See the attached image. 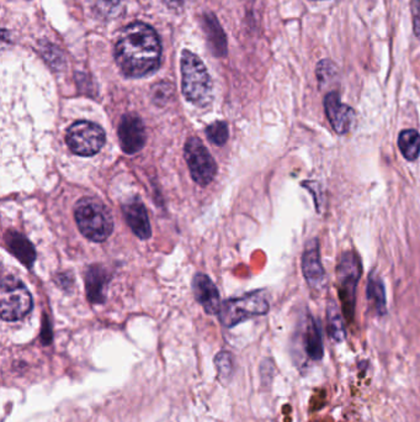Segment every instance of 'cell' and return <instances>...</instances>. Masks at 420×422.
Instances as JSON below:
<instances>
[{
  "label": "cell",
  "instance_id": "obj_1",
  "mask_svg": "<svg viewBox=\"0 0 420 422\" xmlns=\"http://www.w3.org/2000/svg\"><path fill=\"white\" fill-rule=\"evenodd\" d=\"M162 45L154 28L144 23L126 26L116 43L115 58L124 75L139 78L161 65Z\"/></svg>",
  "mask_w": 420,
  "mask_h": 422
},
{
  "label": "cell",
  "instance_id": "obj_2",
  "mask_svg": "<svg viewBox=\"0 0 420 422\" xmlns=\"http://www.w3.org/2000/svg\"><path fill=\"white\" fill-rule=\"evenodd\" d=\"M181 77L185 97L198 107H206L212 100V80L199 57L185 50L181 56Z\"/></svg>",
  "mask_w": 420,
  "mask_h": 422
},
{
  "label": "cell",
  "instance_id": "obj_3",
  "mask_svg": "<svg viewBox=\"0 0 420 422\" xmlns=\"http://www.w3.org/2000/svg\"><path fill=\"white\" fill-rule=\"evenodd\" d=\"M74 216L79 230L90 241H107L114 228L110 211L100 200L94 198L79 200Z\"/></svg>",
  "mask_w": 420,
  "mask_h": 422
},
{
  "label": "cell",
  "instance_id": "obj_4",
  "mask_svg": "<svg viewBox=\"0 0 420 422\" xmlns=\"http://www.w3.org/2000/svg\"><path fill=\"white\" fill-rule=\"evenodd\" d=\"M361 278V262L354 250L343 252L337 265V280L342 311L348 321L355 314L356 289Z\"/></svg>",
  "mask_w": 420,
  "mask_h": 422
},
{
  "label": "cell",
  "instance_id": "obj_5",
  "mask_svg": "<svg viewBox=\"0 0 420 422\" xmlns=\"http://www.w3.org/2000/svg\"><path fill=\"white\" fill-rule=\"evenodd\" d=\"M33 307V297L21 280L13 275L3 278L0 288V314L3 320H21Z\"/></svg>",
  "mask_w": 420,
  "mask_h": 422
},
{
  "label": "cell",
  "instance_id": "obj_6",
  "mask_svg": "<svg viewBox=\"0 0 420 422\" xmlns=\"http://www.w3.org/2000/svg\"><path fill=\"white\" fill-rule=\"evenodd\" d=\"M270 309L268 299L262 290L250 292L244 297L227 300L222 304L218 312L222 325L233 327L240 322L249 320L255 316L266 315Z\"/></svg>",
  "mask_w": 420,
  "mask_h": 422
},
{
  "label": "cell",
  "instance_id": "obj_7",
  "mask_svg": "<svg viewBox=\"0 0 420 422\" xmlns=\"http://www.w3.org/2000/svg\"><path fill=\"white\" fill-rule=\"evenodd\" d=\"M67 144L73 154L94 156L104 147L107 136L100 126L90 121H77L67 132Z\"/></svg>",
  "mask_w": 420,
  "mask_h": 422
},
{
  "label": "cell",
  "instance_id": "obj_8",
  "mask_svg": "<svg viewBox=\"0 0 420 422\" xmlns=\"http://www.w3.org/2000/svg\"><path fill=\"white\" fill-rule=\"evenodd\" d=\"M185 159L191 176L200 186H208L217 172V166L208 147L198 137H190L185 144Z\"/></svg>",
  "mask_w": 420,
  "mask_h": 422
},
{
  "label": "cell",
  "instance_id": "obj_9",
  "mask_svg": "<svg viewBox=\"0 0 420 422\" xmlns=\"http://www.w3.org/2000/svg\"><path fill=\"white\" fill-rule=\"evenodd\" d=\"M323 105L333 130L338 134L350 132L352 126L355 125L356 112L350 105L342 102L337 90H332L324 97Z\"/></svg>",
  "mask_w": 420,
  "mask_h": 422
},
{
  "label": "cell",
  "instance_id": "obj_10",
  "mask_svg": "<svg viewBox=\"0 0 420 422\" xmlns=\"http://www.w3.org/2000/svg\"><path fill=\"white\" fill-rule=\"evenodd\" d=\"M302 273L306 282L314 290H322L327 283L325 270L321 260V248L317 237L307 242L301 260Z\"/></svg>",
  "mask_w": 420,
  "mask_h": 422
},
{
  "label": "cell",
  "instance_id": "obj_11",
  "mask_svg": "<svg viewBox=\"0 0 420 422\" xmlns=\"http://www.w3.org/2000/svg\"><path fill=\"white\" fill-rule=\"evenodd\" d=\"M146 129L142 119L136 114L122 116L119 125V139L121 149L127 154H134L144 149L146 144Z\"/></svg>",
  "mask_w": 420,
  "mask_h": 422
},
{
  "label": "cell",
  "instance_id": "obj_12",
  "mask_svg": "<svg viewBox=\"0 0 420 422\" xmlns=\"http://www.w3.org/2000/svg\"><path fill=\"white\" fill-rule=\"evenodd\" d=\"M193 290L196 300L210 315H216L221 310V297L212 280L205 274H196L193 280Z\"/></svg>",
  "mask_w": 420,
  "mask_h": 422
},
{
  "label": "cell",
  "instance_id": "obj_13",
  "mask_svg": "<svg viewBox=\"0 0 420 422\" xmlns=\"http://www.w3.org/2000/svg\"><path fill=\"white\" fill-rule=\"evenodd\" d=\"M122 210H124L126 221L134 235L139 237L141 240H148L152 235V230H151L147 210L142 204V201L139 198L129 200L122 206Z\"/></svg>",
  "mask_w": 420,
  "mask_h": 422
},
{
  "label": "cell",
  "instance_id": "obj_14",
  "mask_svg": "<svg viewBox=\"0 0 420 422\" xmlns=\"http://www.w3.org/2000/svg\"><path fill=\"white\" fill-rule=\"evenodd\" d=\"M109 284V274L102 265H92L85 275L87 295L94 304H102L107 299V289Z\"/></svg>",
  "mask_w": 420,
  "mask_h": 422
},
{
  "label": "cell",
  "instance_id": "obj_15",
  "mask_svg": "<svg viewBox=\"0 0 420 422\" xmlns=\"http://www.w3.org/2000/svg\"><path fill=\"white\" fill-rule=\"evenodd\" d=\"M5 243L9 252H11L25 267H33L36 260V250L26 237L16 231H8L5 233Z\"/></svg>",
  "mask_w": 420,
  "mask_h": 422
},
{
  "label": "cell",
  "instance_id": "obj_16",
  "mask_svg": "<svg viewBox=\"0 0 420 422\" xmlns=\"http://www.w3.org/2000/svg\"><path fill=\"white\" fill-rule=\"evenodd\" d=\"M303 346L307 356L312 361H321L323 358L324 346L322 339V331L319 327L318 321L313 316H307L303 331Z\"/></svg>",
  "mask_w": 420,
  "mask_h": 422
},
{
  "label": "cell",
  "instance_id": "obj_17",
  "mask_svg": "<svg viewBox=\"0 0 420 422\" xmlns=\"http://www.w3.org/2000/svg\"><path fill=\"white\" fill-rule=\"evenodd\" d=\"M366 297L371 307L376 311V314L384 316L387 314V297H386V287L379 274L374 270L370 274L366 287Z\"/></svg>",
  "mask_w": 420,
  "mask_h": 422
},
{
  "label": "cell",
  "instance_id": "obj_18",
  "mask_svg": "<svg viewBox=\"0 0 420 422\" xmlns=\"http://www.w3.org/2000/svg\"><path fill=\"white\" fill-rule=\"evenodd\" d=\"M203 28L208 35V45L215 56L223 57L227 53L226 35L222 30L221 25L212 14L203 16Z\"/></svg>",
  "mask_w": 420,
  "mask_h": 422
},
{
  "label": "cell",
  "instance_id": "obj_19",
  "mask_svg": "<svg viewBox=\"0 0 420 422\" xmlns=\"http://www.w3.org/2000/svg\"><path fill=\"white\" fill-rule=\"evenodd\" d=\"M398 149L408 162H414L420 156V134L416 129H404L398 134Z\"/></svg>",
  "mask_w": 420,
  "mask_h": 422
},
{
  "label": "cell",
  "instance_id": "obj_20",
  "mask_svg": "<svg viewBox=\"0 0 420 422\" xmlns=\"http://www.w3.org/2000/svg\"><path fill=\"white\" fill-rule=\"evenodd\" d=\"M327 325H328L329 336L332 337L334 342L340 344L345 339L347 331L343 321L342 312L334 300H329L327 305Z\"/></svg>",
  "mask_w": 420,
  "mask_h": 422
},
{
  "label": "cell",
  "instance_id": "obj_21",
  "mask_svg": "<svg viewBox=\"0 0 420 422\" xmlns=\"http://www.w3.org/2000/svg\"><path fill=\"white\" fill-rule=\"evenodd\" d=\"M316 75L318 79L319 88H327L334 82H337L338 75H339L337 65L329 58L319 60L316 68Z\"/></svg>",
  "mask_w": 420,
  "mask_h": 422
},
{
  "label": "cell",
  "instance_id": "obj_22",
  "mask_svg": "<svg viewBox=\"0 0 420 422\" xmlns=\"http://www.w3.org/2000/svg\"><path fill=\"white\" fill-rule=\"evenodd\" d=\"M215 364L217 368L218 378L223 383H228L233 373V357L230 352L222 351L215 357Z\"/></svg>",
  "mask_w": 420,
  "mask_h": 422
},
{
  "label": "cell",
  "instance_id": "obj_23",
  "mask_svg": "<svg viewBox=\"0 0 420 422\" xmlns=\"http://www.w3.org/2000/svg\"><path fill=\"white\" fill-rule=\"evenodd\" d=\"M208 141L217 146H223L228 139V125L225 121H216L206 129Z\"/></svg>",
  "mask_w": 420,
  "mask_h": 422
},
{
  "label": "cell",
  "instance_id": "obj_24",
  "mask_svg": "<svg viewBox=\"0 0 420 422\" xmlns=\"http://www.w3.org/2000/svg\"><path fill=\"white\" fill-rule=\"evenodd\" d=\"M41 339L43 344H50L52 342L51 325L47 321L46 317L43 320V326H42Z\"/></svg>",
  "mask_w": 420,
  "mask_h": 422
},
{
  "label": "cell",
  "instance_id": "obj_25",
  "mask_svg": "<svg viewBox=\"0 0 420 422\" xmlns=\"http://www.w3.org/2000/svg\"><path fill=\"white\" fill-rule=\"evenodd\" d=\"M164 3H166L171 9L181 10L183 9V6H184L185 3H186V0H164Z\"/></svg>",
  "mask_w": 420,
  "mask_h": 422
},
{
  "label": "cell",
  "instance_id": "obj_26",
  "mask_svg": "<svg viewBox=\"0 0 420 422\" xmlns=\"http://www.w3.org/2000/svg\"><path fill=\"white\" fill-rule=\"evenodd\" d=\"M120 3V0H100V6L102 10H107V8H114Z\"/></svg>",
  "mask_w": 420,
  "mask_h": 422
},
{
  "label": "cell",
  "instance_id": "obj_27",
  "mask_svg": "<svg viewBox=\"0 0 420 422\" xmlns=\"http://www.w3.org/2000/svg\"><path fill=\"white\" fill-rule=\"evenodd\" d=\"M312 1H327V0H312Z\"/></svg>",
  "mask_w": 420,
  "mask_h": 422
},
{
  "label": "cell",
  "instance_id": "obj_28",
  "mask_svg": "<svg viewBox=\"0 0 420 422\" xmlns=\"http://www.w3.org/2000/svg\"><path fill=\"white\" fill-rule=\"evenodd\" d=\"M418 3H419V6H420V0H418Z\"/></svg>",
  "mask_w": 420,
  "mask_h": 422
}]
</instances>
